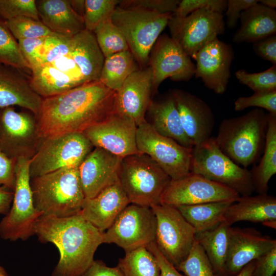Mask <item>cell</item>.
I'll list each match as a JSON object with an SVG mask.
<instances>
[{
	"instance_id": "cell-1",
	"label": "cell",
	"mask_w": 276,
	"mask_h": 276,
	"mask_svg": "<svg viewBox=\"0 0 276 276\" xmlns=\"http://www.w3.org/2000/svg\"><path fill=\"white\" fill-rule=\"evenodd\" d=\"M116 94L98 80L42 98L36 117L41 138L83 132L113 112Z\"/></svg>"
},
{
	"instance_id": "cell-2",
	"label": "cell",
	"mask_w": 276,
	"mask_h": 276,
	"mask_svg": "<svg viewBox=\"0 0 276 276\" xmlns=\"http://www.w3.org/2000/svg\"><path fill=\"white\" fill-rule=\"evenodd\" d=\"M103 233L79 214L66 217L42 215L35 235L42 243H53L60 258L52 276H81L90 266Z\"/></svg>"
},
{
	"instance_id": "cell-3",
	"label": "cell",
	"mask_w": 276,
	"mask_h": 276,
	"mask_svg": "<svg viewBox=\"0 0 276 276\" xmlns=\"http://www.w3.org/2000/svg\"><path fill=\"white\" fill-rule=\"evenodd\" d=\"M268 117V113L256 108L242 116L224 119L215 141L224 154L246 168L263 153Z\"/></svg>"
},
{
	"instance_id": "cell-4",
	"label": "cell",
	"mask_w": 276,
	"mask_h": 276,
	"mask_svg": "<svg viewBox=\"0 0 276 276\" xmlns=\"http://www.w3.org/2000/svg\"><path fill=\"white\" fill-rule=\"evenodd\" d=\"M30 185L34 205L42 215L61 218L78 214L85 200L79 167L31 178Z\"/></svg>"
},
{
	"instance_id": "cell-5",
	"label": "cell",
	"mask_w": 276,
	"mask_h": 276,
	"mask_svg": "<svg viewBox=\"0 0 276 276\" xmlns=\"http://www.w3.org/2000/svg\"><path fill=\"white\" fill-rule=\"evenodd\" d=\"M171 179L145 154L139 153L122 158L119 181L130 203L149 207L160 203Z\"/></svg>"
},
{
	"instance_id": "cell-6",
	"label": "cell",
	"mask_w": 276,
	"mask_h": 276,
	"mask_svg": "<svg viewBox=\"0 0 276 276\" xmlns=\"http://www.w3.org/2000/svg\"><path fill=\"white\" fill-rule=\"evenodd\" d=\"M173 13L160 14L118 6L112 22L121 30L140 68L147 67L151 50Z\"/></svg>"
},
{
	"instance_id": "cell-7",
	"label": "cell",
	"mask_w": 276,
	"mask_h": 276,
	"mask_svg": "<svg viewBox=\"0 0 276 276\" xmlns=\"http://www.w3.org/2000/svg\"><path fill=\"white\" fill-rule=\"evenodd\" d=\"M190 171L223 185L240 196L251 195L255 191L250 170L224 154L214 137L193 147Z\"/></svg>"
},
{
	"instance_id": "cell-8",
	"label": "cell",
	"mask_w": 276,
	"mask_h": 276,
	"mask_svg": "<svg viewBox=\"0 0 276 276\" xmlns=\"http://www.w3.org/2000/svg\"><path fill=\"white\" fill-rule=\"evenodd\" d=\"M30 160L23 157L16 159L13 200L9 211L0 222V237L6 240L25 241L35 235L36 223L42 215L34 205Z\"/></svg>"
},
{
	"instance_id": "cell-9",
	"label": "cell",
	"mask_w": 276,
	"mask_h": 276,
	"mask_svg": "<svg viewBox=\"0 0 276 276\" xmlns=\"http://www.w3.org/2000/svg\"><path fill=\"white\" fill-rule=\"evenodd\" d=\"M94 147L83 132L42 139L31 158V178L60 169L79 167Z\"/></svg>"
},
{
	"instance_id": "cell-10",
	"label": "cell",
	"mask_w": 276,
	"mask_h": 276,
	"mask_svg": "<svg viewBox=\"0 0 276 276\" xmlns=\"http://www.w3.org/2000/svg\"><path fill=\"white\" fill-rule=\"evenodd\" d=\"M156 220L154 242L165 258L175 267L189 254L196 232L174 206L159 203L151 207Z\"/></svg>"
},
{
	"instance_id": "cell-11",
	"label": "cell",
	"mask_w": 276,
	"mask_h": 276,
	"mask_svg": "<svg viewBox=\"0 0 276 276\" xmlns=\"http://www.w3.org/2000/svg\"><path fill=\"white\" fill-rule=\"evenodd\" d=\"M136 143L139 152L149 156L171 179L191 172L192 148L159 134L146 120L137 126Z\"/></svg>"
},
{
	"instance_id": "cell-12",
	"label": "cell",
	"mask_w": 276,
	"mask_h": 276,
	"mask_svg": "<svg viewBox=\"0 0 276 276\" xmlns=\"http://www.w3.org/2000/svg\"><path fill=\"white\" fill-rule=\"evenodd\" d=\"M156 220L151 207L129 204L103 233V243H114L128 252L154 242Z\"/></svg>"
},
{
	"instance_id": "cell-13",
	"label": "cell",
	"mask_w": 276,
	"mask_h": 276,
	"mask_svg": "<svg viewBox=\"0 0 276 276\" xmlns=\"http://www.w3.org/2000/svg\"><path fill=\"white\" fill-rule=\"evenodd\" d=\"M42 139L33 113L17 111L13 107L0 109V149L9 157L31 159Z\"/></svg>"
},
{
	"instance_id": "cell-14",
	"label": "cell",
	"mask_w": 276,
	"mask_h": 276,
	"mask_svg": "<svg viewBox=\"0 0 276 276\" xmlns=\"http://www.w3.org/2000/svg\"><path fill=\"white\" fill-rule=\"evenodd\" d=\"M167 26L171 37L191 57L225 30L223 15L206 9L195 11L182 18L172 14Z\"/></svg>"
},
{
	"instance_id": "cell-15",
	"label": "cell",
	"mask_w": 276,
	"mask_h": 276,
	"mask_svg": "<svg viewBox=\"0 0 276 276\" xmlns=\"http://www.w3.org/2000/svg\"><path fill=\"white\" fill-rule=\"evenodd\" d=\"M240 196L223 185L190 172L181 178L171 179L160 203L177 207L222 201L236 202Z\"/></svg>"
},
{
	"instance_id": "cell-16",
	"label": "cell",
	"mask_w": 276,
	"mask_h": 276,
	"mask_svg": "<svg viewBox=\"0 0 276 276\" xmlns=\"http://www.w3.org/2000/svg\"><path fill=\"white\" fill-rule=\"evenodd\" d=\"M191 58L176 40L166 34L160 35L151 50L148 64L152 73V96L167 78L175 81L190 80L195 73Z\"/></svg>"
},
{
	"instance_id": "cell-17",
	"label": "cell",
	"mask_w": 276,
	"mask_h": 276,
	"mask_svg": "<svg viewBox=\"0 0 276 276\" xmlns=\"http://www.w3.org/2000/svg\"><path fill=\"white\" fill-rule=\"evenodd\" d=\"M136 129L132 119L112 112L83 133L94 147L122 158L140 153L136 143Z\"/></svg>"
},
{
	"instance_id": "cell-18",
	"label": "cell",
	"mask_w": 276,
	"mask_h": 276,
	"mask_svg": "<svg viewBox=\"0 0 276 276\" xmlns=\"http://www.w3.org/2000/svg\"><path fill=\"white\" fill-rule=\"evenodd\" d=\"M232 45L218 38L211 41L192 58L196 61V78H199L209 89L219 95L227 89L234 59Z\"/></svg>"
},
{
	"instance_id": "cell-19",
	"label": "cell",
	"mask_w": 276,
	"mask_h": 276,
	"mask_svg": "<svg viewBox=\"0 0 276 276\" xmlns=\"http://www.w3.org/2000/svg\"><path fill=\"white\" fill-rule=\"evenodd\" d=\"M152 73L150 66L131 74L116 91L113 112L132 119L137 126L146 121L152 102Z\"/></svg>"
},
{
	"instance_id": "cell-20",
	"label": "cell",
	"mask_w": 276,
	"mask_h": 276,
	"mask_svg": "<svg viewBox=\"0 0 276 276\" xmlns=\"http://www.w3.org/2000/svg\"><path fill=\"white\" fill-rule=\"evenodd\" d=\"M274 248L275 239L255 228L231 226L226 275H237L249 263Z\"/></svg>"
},
{
	"instance_id": "cell-21",
	"label": "cell",
	"mask_w": 276,
	"mask_h": 276,
	"mask_svg": "<svg viewBox=\"0 0 276 276\" xmlns=\"http://www.w3.org/2000/svg\"><path fill=\"white\" fill-rule=\"evenodd\" d=\"M170 93L183 130L193 146L209 139L215 120L208 104L196 96L181 89H173Z\"/></svg>"
},
{
	"instance_id": "cell-22",
	"label": "cell",
	"mask_w": 276,
	"mask_h": 276,
	"mask_svg": "<svg viewBox=\"0 0 276 276\" xmlns=\"http://www.w3.org/2000/svg\"><path fill=\"white\" fill-rule=\"evenodd\" d=\"M122 158L94 147L79 166L80 180L85 199L94 197L119 181Z\"/></svg>"
},
{
	"instance_id": "cell-23",
	"label": "cell",
	"mask_w": 276,
	"mask_h": 276,
	"mask_svg": "<svg viewBox=\"0 0 276 276\" xmlns=\"http://www.w3.org/2000/svg\"><path fill=\"white\" fill-rule=\"evenodd\" d=\"M130 203L118 181L94 197L85 199L79 214L101 232H104Z\"/></svg>"
},
{
	"instance_id": "cell-24",
	"label": "cell",
	"mask_w": 276,
	"mask_h": 276,
	"mask_svg": "<svg viewBox=\"0 0 276 276\" xmlns=\"http://www.w3.org/2000/svg\"><path fill=\"white\" fill-rule=\"evenodd\" d=\"M42 101L21 70L0 63V109L17 106L36 117Z\"/></svg>"
},
{
	"instance_id": "cell-25",
	"label": "cell",
	"mask_w": 276,
	"mask_h": 276,
	"mask_svg": "<svg viewBox=\"0 0 276 276\" xmlns=\"http://www.w3.org/2000/svg\"><path fill=\"white\" fill-rule=\"evenodd\" d=\"M276 220V198L267 194L240 196L225 211L223 222L231 226L239 221L262 224Z\"/></svg>"
},
{
	"instance_id": "cell-26",
	"label": "cell",
	"mask_w": 276,
	"mask_h": 276,
	"mask_svg": "<svg viewBox=\"0 0 276 276\" xmlns=\"http://www.w3.org/2000/svg\"><path fill=\"white\" fill-rule=\"evenodd\" d=\"M39 18L52 32L73 36L85 29L83 18L73 9L69 1H36Z\"/></svg>"
},
{
	"instance_id": "cell-27",
	"label": "cell",
	"mask_w": 276,
	"mask_h": 276,
	"mask_svg": "<svg viewBox=\"0 0 276 276\" xmlns=\"http://www.w3.org/2000/svg\"><path fill=\"white\" fill-rule=\"evenodd\" d=\"M240 20L232 38L236 43H253L276 34V11L259 3L243 11Z\"/></svg>"
},
{
	"instance_id": "cell-28",
	"label": "cell",
	"mask_w": 276,
	"mask_h": 276,
	"mask_svg": "<svg viewBox=\"0 0 276 276\" xmlns=\"http://www.w3.org/2000/svg\"><path fill=\"white\" fill-rule=\"evenodd\" d=\"M147 112L150 122H147L159 134L171 139L180 145L193 148L187 136L170 92L158 101H152Z\"/></svg>"
},
{
	"instance_id": "cell-29",
	"label": "cell",
	"mask_w": 276,
	"mask_h": 276,
	"mask_svg": "<svg viewBox=\"0 0 276 276\" xmlns=\"http://www.w3.org/2000/svg\"><path fill=\"white\" fill-rule=\"evenodd\" d=\"M70 54L85 83L99 80L105 58L93 32L84 29L74 35Z\"/></svg>"
},
{
	"instance_id": "cell-30",
	"label": "cell",
	"mask_w": 276,
	"mask_h": 276,
	"mask_svg": "<svg viewBox=\"0 0 276 276\" xmlns=\"http://www.w3.org/2000/svg\"><path fill=\"white\" fill-rule=\"evenodd\" d=\"M30 85L43 98L59 95L85 84L78 77L61 71L51 63L31 70Z\"/></svg>"
},
{
	"instance_id": "cell-31",
	"label": "cell",
	"mask_w": 276,
	"mask_h": 276,
	"mask_svg": "<svg viewBox=\"0 0 276 276\" xmlns=\"http://www.w3.org/2000/svg\"><path fill=\"white\" fill-rule=\"evenodd\" d=\"M269 114L268 127L262 159L250 170L255 191L267 194L268 183L276 173V116Z\"/></svg>"
},
{
	"instance_id": "cell-32",
	"label": "cell",
	"mask_w": 276,
	"mask_h": 276,
	"mask_svg": "<svg viewBox=\"0 0 276 276\" xmlns=\"http://www.w3.org/2000/svg\"><path fill=\"white\" fill-rule=\"evenodd\" d=\"M231 226L222 222L214 228L196 234V240L201 246L212 266L219 276H225Z\"/></svg>"
},
{
	"instance_id": "cell-33",
	"label": "cell",
	"mask_w": 276,
	"mask_h": 276,
	"mask_svg": "<svg viewBox=\"0 0 276 276\" xmlns=\"http://www.w3.org/2000/svg\"><path fill=\"white\" fill-rule=\"evenodd\" d=\"M233 202L222 201L176 208L197 234L211 229L223 222L225 211Z\"/></svg>"
},
{
	"instance_id": "cell-34",
	"label": "cell",
	"mask_w": 276,
	"mask_h": 276,
	"mask_svg": "<svg viewBox=\"0 0 276 276\" xmlns=\"http://www.w3.org/2000/svg\"><path fill=\"white\" fill-rule=\"evenodd\" d=\"M140 68L129 50L121 52L105 58L99 80L107 87L117 91L125 80Z\"/></svg>"
},
{
	"instance_id": "cell-35",
	"label": "cell",
	"mask_w": 276,
	"mask_h": 276,
	"mask_svg": "<svg viewBox=\"0 0 276 276\" xmlns=\"http://www.w3.org/2000/svg\"><path fill=\"white\" fill-rule=\"evenodd\" d=\"M117 266L124 276H160L156 258L145 247L126 252Z\"/></svg>"
},
{
	"instance_id": "cell-36",
	"label": "cell",
	"mask_w": 276,
	"mask_h": 276,
	"mask_svg": "<svg viewBox=\"0 0 276 276\" xmlns=\"http://www.w3.org/2000/svg\"><path fill=\"white\" fill-rule=\"evenodd\" d=\"M93 33L105 58L129 50L123 34L112 22L111 18L100 23Z\"/></svg>"
},
{
	"instance_id": "cell-37",
	"label": "cell",
	"mask_w": 276,
	"mask_h": 276,
	"mask_svg": "<svg viewBox=\"0 0 276 276\" xmlns=\"http://www.w3.org/2000/svg\"><path fill=\"white\" fill-rule=\"evenodd\" d=\"M0 63L17 68L29 69L30 67L22 55L18 41L0 18Z\"/></svg>"
},
{
	"instance_id": "cell-38",
	"label": "cell",
	"mask_w": 276,
	"mask_h": 276,
	"mask_svg": "<svg viewBox=\"0 0 276 276\" xmlns=\"http://www.w3.org/2000/svg\"><path fill=\"white\" fill-rule=\"evenodd\" d=\"M175 268L185 276H219L196 239L187 257Z\"/></svg>"
},
{
	"instance_id": "cell-39",
	"label": "cell",
	"mask_w": 276,
	"mask_h": 276,
	"mask_svg": "<svg viewBox=\"0 0 276 276\" xmlns=\"http://www.w3.org/2000/svg\"><path fill=\"white\" fill-rule=\"evenodd\" d=\"M5 23L17 40L44 37L53 32L40 20L29 17H17Z\"/></svg>"
},
{
	"instance_id": "cell-40",
	"label": "cell",
	"mask_w": 276,
	"mask_h": 276,
	"mask_svg": "<svg viewBox=\"0 0 276 276\" xmlns=\"http://www.w3.org/2000/svg\"><path fill=\"white\" fill-rule=\"evenodd\" d=\"M119 0H85L83 21L85 29L93 32L103 21L110 18Z\"/></svg>"
},
{
	"instance_id": "cell-41",
	"label": "cell",
	"mask_w": 276,
	"mask_h": 276,
	"mask_svg": "<svg viewBox=\"0 0 276 276\" xmlns=\"http://www.w3.org/2000/svg\"><path fill=\"white\" fill-rule=\"evenodd\" d=\"M73 36L52 32L45 37L42 45L41 65L52 63L68 55L72 50Z\"/></svg>"
},
{
	"instance_id": "cell-42",
	"label": "cell",
	"mask_w": 276,
	"mask_h": 276,
	"mask_svg": "<svg viewBox=\"0 0 276 276\" xmlns=\"http://www.w3.org/2000/svg\"><path fill=\"white\" fill-rule=\"evenodd\" d=\"M239 82L246 85L254 93L276 90V65L259 73H248L241 69L235 73Z\"/></svg>"
},
{
	"instance_id": "cell-43",
	"label": "cell",
	"mask_w": 276,
	"mask_h": 276,
	"mask_svg": "<svg viewBox=\"0 0 276 276\" xmlns=\"http://www.w3.org/2000/svg\"><path fill=\"white\" fill-rule=\"evenodd\" d=\"M26 16L40 20L34 0H0V18L7 21Z\"/></svg>"
},
{
	"instance_id": "cell-44",
	"label": "cell",
	"mask_w": 276,
	"mask_h": 276,
	"mask_svg": "<svg viewBox=\"0 0 276 276\" xmlns=\"http://www.w3.org/2000/svg\"><path fill=\"white\" fill-rule=\"evenodd\" d=\"M263 108L276 116V90L254 93L248 97H240L234 103V109L242 111L249 107Z\"/></svg>"
},
{
	"instance_id": "cell-45",
	"label": "cell",
	"mask_w": 276,
	"mask_h": 276,
	"mask_svg": "<svg viewBox=\"0 0 276 276\" xmlns=\"http://www.w3.org/2000/svg\"><path fill=\"white\" fill-rule=\"evenodd\" d=\"M178 0H122L118 6L125 9H137L160 14L173 13L179 3Z\"/></svg>"
},
{
	"instance_id": "cell-46",
	"label": "cell",
	"mask_w": 276,
	"mask_h": 276,
	"mask_svg": "<svg viewBox=\"0 0 276 276\" xmlns=\"http://www.w3.org/2000/svg\"><path fill=\"white\" fill-rule=\"evenodd\" d=\"M226 0H182L180 1L173 16L182 18L200 9H206L222 14L226 10Z\"/></svg>"
},
{
	"instance_id": "cell-47",
	"label": "cell",
	"mask_w": 276,
	"mask_h": 276,
	"mask_svg": "<svg viewBox=\"0 0 276 276\" xmlns=\"http://www.w3.org/2000/svg\"><path fill=\"white\" fill-rule=\"evenodd\" d=\"M44 37L18 40L20 51L30 67V70L41 65L42 45Z\"/></svg>"
},
{
	"instance_id": "cell-48",
	"label": "cell",
	"mask_w": 276,
	"mask_h": 276,
	"mask_svg": "<svg viewBox=\"0 0 276 276\" xmlns=\"http://www.w3.org/2000/svg\"><path fill=\"white\" fill-rule=\"evenodd\" d=\"M259 3L258 0H228L226 9V24L229 29L235 28L241 13Z\"/></svg>"
},
{
	"instance_id": "cell-49",
	"label": "cell",
	"mask_w": 276,
	"mask_h": 276,
	"mask_svg": "<svg viewBox=\"0 0 276 276\" xmlns=\"http://www.w3.org/2000/svg\"><path fill=\"white\" fill-rule=\"evenodd\" d=\"M16 159L7 156L0 149V186L13 190L15 183Z\"/></svg>"
},
{
	"instance_id": "cell-50",
	"label": "cell",
	"mask_w": 276,
	"mask_h": 276,
	"mask_svg": "<svg viewBox=\"0 0 276 276\" xmlns=\"http://www.w3.org/2000/svg\"><path fill=\"white\" fill-rule=\"evenodd\" d=\"M252 47L258 56L276 65V34L253 42Z\"/></svg>"
},
{
	"instance_id": "cell-51",
	"label": "cell",
	"mask_w": 276,
	"mask_h": 276,
	"mask_svg": "<svg viewBox=\"0 0 276 276\" xmlns=\"http://www.w3.org/2000/svg\"><path fill=\"white\" fill-rule=\"evenodd\" d=\"M251 276H274L276 271V248L255 260Z\"/></svg>"
},
{
	"instance_id": "cell-52",
	"label": "cell",
	"mask_w": 276,
	"mask_h": 276,
	"mask_svg": "<svg viewBox=\"0 0 276 276\" xmlns=\"http://www.w3.org/2000/svg\"><path fill=\"white\" fill-rule=\"evenodd\" d=\"M155 257L159 265L160 276H185L170 263L158 249L154 242L146 247Z\"/></svg>"
},
{
	"instance_id": "cell-53",
	"label": "cell",
	"mask_w": 276,
	"mask_h": 276,
	"mask_svg": "<svg viewBox=\"0 0 276 276\" xmlns=\"http://www.w3.org/2000/svg\"><path fill=\"white\" fill-rule=\"evenodd\" d=\"M81 276H124L117 266H108L101 260H94L90 266Z\"/></svg>"
},
{
	"instance_id": "cell-54",
	"label": "cell",
	"mask_w": 276,
	"mask_h": 276,
	"mask_svg": "<svg viewBox=\"0 0 276 276\" xmlns=\"http://www.w3.org/2000/svg\"><path fill=\"white\" fill-rule=\"evenodd\" d=\"M13 195V190L5 186H0V214L6 215L8 213Z\"/></svg>"
},
{
	"instance_id": "cell-55",
	"label": "cell",
	"mask_w": 276,
	"mask_h": 276,
	"mask_svg": "<svg viewBox=\"0 0 276 276\" xmlns=\"http://www.w3.org/2000/svg\"><path fill=\"white\" fill-rule=\"evenodd\" d=\"M73 9L79 15L83 17L85 9V1H69Z\"/></svg>"
},
{
	"instance_id": "cell-56",
	"label": "cell",
	"mask_w": 276,
	"mask_h": 276,
	"mask_svg": "<svg viewBox=\"0 0 276 276\" xmlns=\"http://www.w3.org/2000/svg\"><path fill=\"white\" fill-rule=\"evenodd\" d=\"M255 261H251L244 267L236 276H251L255 268Z\"/></svg>"
},
{
	"instance_id": "cell-57",
	"label": "cell",
	"mask_w": 276,
	"mask_h": 276,
	"mask_svg": "<svg viewBox=\"0 0 276 276\" xmlns=\"http://www.w3.org/2000/svg\"><path fill=\"white\" fill-rule=\"evenodd\" d=\"M260 4L270 9H274L276 8L275 0H261L259 1Z\"/></svg>"
},
{
	"instance_id": "cell-58",
	"label": "cell",
	"mask_w": 276,
	"mask_h": 276,
	"mask_svg": "<svg viewBox=\"0 0 276 276\" xmlns=\"http://www.w3.org/2000/svg\"><path fill=\"white\" fill-rule=\"evenodd\" d=\"M265 226L275 229L276 228V220H272L267 221L262 223Z\"/></svg>"
},
{
	"instance_id": "cell-59",
	"label": "cell",
	"mask_w": 276,
	"mask_h": 276,
	"mask_svg": "<svg viewBox=\"0 0 276 276\" xmlns=\"http://www.w3.org/2000/svg\"><path fill=\"white\" fill-rule=\"evenodd\" d=\"M0 276H9L4 267L0 266Z\"/></svg>"
}]
</instances>
